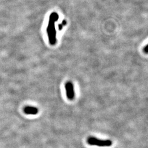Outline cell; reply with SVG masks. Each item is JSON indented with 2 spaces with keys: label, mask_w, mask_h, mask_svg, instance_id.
Wrapping results in <instances>:
<instances>
[{
  "label": "cell",
  "mask_w": 148,
  "mask_h": 148,
  "mask_svg": "<svg viewBox=\"0 0 148 148\" xmlns=\"http://www.w3.org/2000/svg\"><path fill=\"white\" fill-rule=\"evenodd\" d=\"M58 19V14L56 12L52 13L49 16L47 32L49 42L51 45H54L57 42V32L55 27V23Z\"/></svg>",
  "instance_id": "6da1fadb"
},
{
  "label": "cell",
  "mask_w": 148,
  "mask_h": 148,
  "mask_svg": "<svg viewBox=\"0 0 148 148\" xmlns=\"http://www.w3.org/2000/svg\"><path fill=\"white\" fill-rule=\"evenodd\" d=\"M87 143L90 145H95L101 147H110L112 144L110 140H101L95 137L88 138L87 139Z\"/></svg>",
  "instance_id": "7a4b0ae2"
},
{
  "label": "cell",
  "mask_w": 148,
  "mask_h": 148,
  "mask_svg": "<svg viewBox=\"0 0 148 148\" xmlns=\"http://www.w3.org/2000/svg\"><path fill=\"white\" fill-rule=\"evenodd\" d=\"M65 90L67 98L69 100L72 101L75 97V91H74V85L70 81L67 82L65 84Z\"/></svg>",
  "instance_id": "3957f363"
},
{
  "label": "cell",
  "mask_w": 148,
  "mask_h": 148,
  "mask_svg": "<svg viewBox=\"0 0 148 148\" xmlns=\"http://www.w3.org/2000/svg\"><path fill=\"white\" fill-rule=\"evenodd\" d=\"M24 112L27 115H36L38 112V109L36 107L27 106L24 108Z\"/></svg>",
  "instance_id": "277c9868"
},
{
  "label": "cell",
  "mask_w": 148,
  "mask_h": 148,
  "mask_svg": "<svg viewBox=\"0 0 148 148\" xmlns=\"http://www.w3.org/2000/svg\"><path fill=\"white\" fill-rule=\"evenodd\" d=\"M66 24V22L65 21H63V23H62V24H60V25H59V29L60 30H61L62 29V28H63V27Z\"/></svg>",
  "instance_id": "5b68a950"
},
{
  "label": "cell",
  "mask_w": 148,
  "mask_h": 148,
  "mask_svg": "<svg viewBox=\"0 0 148 148\" xmlns=\"http://www.w3.org/2000/svg\"><path fill=\"white\" fill-rule=\"evenodd\" d=\"M143 51L144 53L148 54V44L143 48Z\"/></svg>",
  "instance_id": "8992f818"
}]
</instances>
